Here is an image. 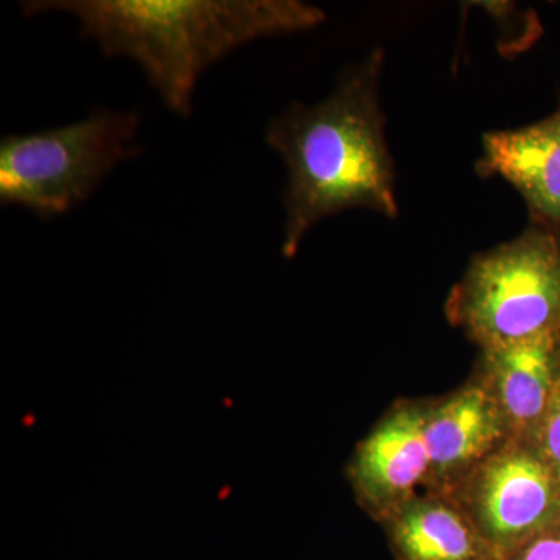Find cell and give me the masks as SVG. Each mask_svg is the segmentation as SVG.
Returning <instances> with one entry per match:
<instances>
[{
    "label": "cell",
    "instance_id": "obj_1",
    "mask_svg": "<svg viewBox=\"0 0 560 560\" xmlns=\"http://www.w3.org/2000/svg\"><path fill=\"white\" fill-rule=\"evenodd\" d=\"M24 16L66 11L106 57L138 62L172 113L190 117L201 73L238 47L316 27L326 14L298 0H27Z\"/></svg>",
    "mask_w": 560,
    "mask_h": 560
},
{
    "label": "cell",
    "instance_id": "obj_2",
    "mask_svg": "<svg viewBox=\"0 0 560 560\" xmlns=\"http://www.w3.org/2000/svg\"><path fill=\"white\" fill-rule=\"evenodd\" d=\"M383 51L372 50L342 70L334 92L318 103H294L268 124L265 140L289 171L282 253L293 257L302 238L326 217L364 208L397 217L394 164L381 108Z\"/></svg>",
    "mask_w": 560,
    "mask_h": 560
},
{
    "label": "cell",
    "instance_id": "obj_3",
    "mask_svg": "<svg viewBox=\"0 0 560 560\" xmlns=\"http://www.w3.org/2000/svg\"><path fill=\"white\" fill-rule=\"evenodd\" d=\"M445 315L480 350L560 331V228L529 220L514 241L477 254Z\"/></svg>",
    "mask_w": 560,
    "mask_h": 560
},
{
    "label": "cell",
    "instance_id": "obj_4",
    "mask_svg": "<svg viewBox=\"0 0 560 560\" xmlns=\"http://www.w3.org/2000/svg\"><path fill=\"white\" fill-rule=\"evenodd\" d=\"M138 113L92 109L54 130L11 132L0 140V205L43 220L79 208L121 161L139 153Z\"/></svg>",
    "mask_w": 560,
    "mask_h": 560
},
{
    "label": "cell",
    "instance_id": "obj_5",
    "mask_svg": "<svg viewBox=\"0 0 560 560\" xmlns=\"http://www.w3.org/2000/svg\"><path fill=\"white\" fill-rule=\"evenodd\" d=\"M442 493L466 512L499 558L560 521L559 482L537 441L526 438L511 436Z\"/></svg>",
    "mask_w": 560,
    "mask_h": 560
},
{
    "label": "cell",
    "instance_id": "obj_6",
    "mask_svg": "<svg viewBox=\"0 0 560 560\" xmlns=\"http://www.w3.org/2000/svg\"><path fill=\"white\" fill-rule=\"evenodd\" d=\"M423 420L425 400L397 401L350 459L355 499L378 523L427 490L430 456Z\"/></svg>",
    "mask_w": 560,
    "mask_h": 560
},
{
    "label": "cell",
    "instance_id": "obj_7",
    "mask_svg": "<svg viewBox=\"0 0 560 560\" xmlns=\"http://www.w3.org/2000/svg\"><path fill=\"white\" fill-rule=\"evenodd\" d=\"M423 436L430 456L425 492H445L511 438L488 385L470 381L448 396L425 400Z\"/></svg>",
    "mask_w": 560,
    "mask_h": 560
},
{
    "label": "cell",
    "instance_id": "obj_8",
    "mask_svg": "<svg viewBox=\"0 0 560 560\" xmlns=\"http://www.w3.org/2000/svg\"><path fill=\"white\" fill-rule=\"evenodd\" d=\"M475 374L495 397L511 436L536 441L560 388V331L481 349Z\"/></svg>",
    "mask_w": 560,
    "mask_h": 560
},
{
    "label": "cell",
    "instance_id": "obj_9",
    "mask_svg": "<svg viewBox=\"0 0 560 560\" xmlns=\"http://www.w3.org/2000/svg\"><path fill=\"white\" fill-rule=\"evenodd\" d=\"M477 172L511 183L525 198L530 221L560 228V106L528 127L486 132Z\"/></svg>",
    "mask_w": 560,
    "mask_h": 560
},
{
    "label": "cell",
    "instance_id": "obj_10",
    "mask_svg": "<svg viewBox=\"0 0 560 560\" xmlns=\"http://www.w3.org/2000/svg\"><path fill=\"white\" fill-rule=\"evenodd\" d=\"M381 525L397 560H500L466 512L444 493H419Z\"/></svg>",
    "mask_w": 560,
    "mask_h": 560
},
{
    "label": "cell",
    "instance_id": "obj_11",
    "mask_svg": "<svg viewBox=\"0 0 560 560\" xmlns=\"http://www.w3.org/2000/svg\"><path fill=\"white\" fill-rule=\"evenodd\" d=\"M500 560H560V521L533 534Z\"/></svg>",
    "mask_w": 560,
    "mask_h": 560
},
{
    "label": "cell",
    "instance_id": "obj_12",
    "mask_svg": "<svg viewBox=\"0 0 560 560\" xmlns=\"http://www.w3.org/2000/svg\"><path fill=\"white\" fill-rule=\"evenodd\" d=\"M536 441L560 486V388L541 422Z\"/></svg>",
    "mask_w": 560,
    "mask_h": 560
}]
</instances>
